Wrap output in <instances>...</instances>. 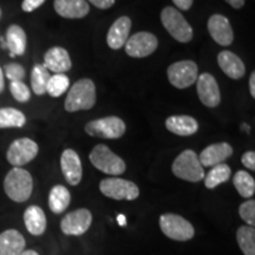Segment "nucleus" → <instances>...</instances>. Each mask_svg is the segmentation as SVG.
Wrapping results in <instances>:
<instances>
[{
	"instance_id": "f257e3e1",
	"label": "nucleus",
	"mask_w": 255,
	"mask_h": 255,
	"mask_svg": "<svg viewBox=\"0 0 255 255\" xmlns=\"http://www.w3.org/2000/svg\"><path fill=\"white\" fill-rule=\"evenodd\" d=\"M4 190L14 202H25L30 199L33 190V180L31 174L23 168L14 167L8 171L4 180Z\"/></svg>"
},
{
	"instance_id": "f03ea898",
	"label": "nucleus",
	"mask_w": 255,
	"mask_h": 255,
	"mask_svg": "<svg viewBox=\"0 0 255 255\" xmlns=\"http://www.w3.org/2000/svg\"><path fill=\"white\" fill-rule=\"evenodd\" d=\"M96 104V87L89 78L79 79L72 85L65 100V110L76 113L89 110Z\"/></svg>"
},
{
	"instance_id": "7ed1b4c3",
	"label": "nucleus",
	"mask_w": 255,
	"mask_h": 255,
	"mask_svg": "<svg viewBox=\"0 0 255 255\" xmlns=\"http://www.w3.org/2000/svg\"><path fill=\"white\" fill-rule=\"evenodd\" d=\"M171 170L175 176L188 182H200L205 178V169L200 163L199 156L190 149L182 151L175 158Z\"/></svg>"
},
{
	"instance_id": "20e7f679",
	"label": "nucleus",
	"mask_w": 255,
	"mask_h": 255,
	"mask_svg": "<svg viewBox=\"0 0 255 255\" xmlns=\"http://www.w3.org/2000/svg\"><path fill=\"white\" fill-rule=\"evenodd\" d=\"M89 158H90L94 167L108 175L117 176V175H122L126 171V162L120 156L111 151L109 146L104 144L96 145L90 152Z\"/></svg>"
},
{
	"instance_id": "39448f33",
	"label": "nucleus",
	"mask_w": 255,
	"mask_h": 255,
	"mask_svg": "<svg viewBox=\"0 0 255 255\" xmlns=\"http://www.w3.org/2000/svg\"><path fill=\"white\" fill-rule=\"evenodd\" d=\"M161 21L170 36L180 43H188L193 39V28L182 13L175 7L168 6L162 9Z\"/></svg>"
},
{
	"instance_id": "423d86ee",
	"label": "nucleus",
	"mask_w": 255,
	"mask_h": 255,
	"mask_svg": "<svg viewBox=\"0 0 255 255\" xmlns=\"http://www.w3.org/2000/svg\"><path fill=\"white\" fill-rule=\"evenodd\" d=\"M159 227L165 237L176 241H188L195 235L194 226L188 220L171 213L161 215Z\"/></svg>"
},
{
	"instance_id": "0eeeda50",
	"label": "nucleus",
	"mask_w": 255,
	"mask_h": 255,
	"mask_svg": "<svg viewBox=\"0 0 255 255\" xmlns=\"http://www.w3.org/2000/svg\"><path fill=\"white\" fill-rule=\"evenodd\" d=\"M126 129L127 127L123 120L116 116H109L104 117V119L91 121L85 126V131H87L88 135L107 139L120 138L124 135Z\"/></svg>"
},
{
	"instance_id": "6e6552de",
	"label": "nucleus",
	"mask_w": 255,
	"mask_h": 255,
	"mask_svg": "<svg viewBox=\"0 0 255 255\" xmlns=\"http://www.w3.org/2000/svg\"><path fill=\"white\" fill-rule=\"evenodd\" d=\"M100 189L103 195L119 201H132L139 196V189L135 183L119 177L104 178L100 183Z\"/></svg>"
},
{
	"instance_id": "1a4fd4ad",
	"label": "nucleus",
	"mask_w": 255,
	"mask_h": 255,
	"mask_svg": "<svg viewBox=\"0 0 255 255\" xmlns=\"http://www.w3.org/2000/svg\"><path fill=\"white\" fill-rule=\"evenodd\" d=\"M38 151H39V148L36 142L27 137H23L11 143L6 157L9 164L20 168L34 159L38 155Z\"/></svg>"
},
{
	"instance_id": "9d476101",
	"label": "nucleus",
	"mask_w": 255,
	"mask_h": 255,
	"mask_svg": "<svg viewBox=\"0 0 255 255\" xmlns=\"http://www.w3.org/2000/svg\"><path fill=\"white\" fill-rule=\"evenodd\" d=\"M197 65L193 60H181L168 68V78L177 89H186L197 81Z\"/></svg>"
},
{
	"instance_id": "9b49d317",
	"label": "nucleus",
	"mask_w": 255,
	"mask_h": 255,
	"mask_svg": "<svg viewBox=\"0 0 255 255\" xmlns=\"http://www.w3.org/2000/svg\"><path fill=\"white\" fill-rule=\"evenodd\" d=\"M158 46L157 38L150 32H138L128 38L126 52L133 58H144L154 53Z\"/></svg>"
},
{
	"instance_id": "f8f14e48",
	"label": "nucleus",
	"mask_w": 255,
	"mask_h": 255,
	"mask_svg": "<svg viewBox=\"0 0 255 255\" xmlns=\"http://www.w3.org/2000/svg\"><path fill=\"white\" fill-rule=\"evenodd\" d=\"M92 223V214L90 210L81 208L76 209L64 216L60 221V229L65 235L79 237L90 228Z\"/></svg>"
},
{
	"instance_id": "ddd939ff",
	"label": "nucleus",
	"mask_w": 255,
	"mask_h": 255,
	"mask_svg": "<svg viewBox=\"0 0 255 255\" xmlns=\"http://www.w3.org/2000/svg\"><path fill=\"white\" fill-rule=\"evenodd\" d=\"M200 101L208 108H215L221 103V94L216 79L210 73H202L196 81Z\"/></svg>"
},
{
	"instance_id": "4468645a",
	"label": "nucleus",
	"mask_w": 255,
	"mask_h": 255,
	"mask_svg": "<svg viewBox=\"0 0 255 255\" xmlns=\"http://www.w3.org/2000/svg\"><path fill=\"white\" fill-rule=\"evenodd\" d=\"M60 168L66 182L71 186H77L82 181V162L77 152L72 149H66L60 156Z\"/></svg>"
},
{
	"instance_id": "2eb2a0df",
	"label": "nucleus",
	"mask_w": 255,
	"mask_h": 255,
	"mask_svg": "<svg viewBox=\"0 0 255 255\" xmlns=\"http://www.w3.org/2000/svg\"><path fill=\"white\" fill-rule=\"evenodd\" d=\"M208 31L210 37L214 39L219 45L228 46L234 40L232 25L228 18L222 14H213L208 20Z\"/></svg>"
},
{
	"instance_id": "dca6fc26",
	"label": "nucleus",
	"mask_w": 255,
	"mask_h": 255,
	"mask_svg": "<svg viewBox=\"0 0 255 255\" xmlns=\"http://www.w3.org/2000/svg\"><path fill=\"white\" fill-rule=\"evenodd\" d=\"M233 154V148L231 144L226 142L215 143V144L208 145L206 149L201 151L199 161L203 168L205 167H215L221 164Z\"/></svg>"
},
{
	"instance_id": "f3484780",
	"label": "nucleus",
	"mask_w": 255,
	"mask_h": 255,
	"mask_svg": "<svg viewBox=\"0 0 255 255\" xmlns=\"http://www.w3.org/2000/svg\"><path fill=\"white\" fill-rule=\"evenodd\" d=\"M45 68L49 71L56 73H64L68 72L71 69L72 63L70 59V56L64 47L55 46L51 47L44 56V64Z\"/></svg>"
},
{
	"instance_id": "a211bd4d",
	"label": "nucleus",
	"mask_w": 255,
	"mask_h": 255,
	"mask_svg": "<svg viewBox=\"0 0 255 255\" xmlns=\"http://www.w3.org/2000/svg\"><path fill=\"white\" fill-rule=\"evenodd\" d=\"M130 28H131V20L129 17L123 15L117 19L108 32V45L113 50H120L121 47H123L129 38Z\"/></svg>"
},
{
	"instance_id": "6ab92c4d",
	"label": "nucleus",
	"mask_w": 255,
	"mask_h": 255,
	"mask_svg": "<svg viewBox=\"0 0 255 255\" xmlns=\"http://www.w3.org/2000/svg\"><path fill=\"white\" fill-rule=\"evenodd\" d=\"M55 9L60 17L68 19H81L90 11L85 0H55Z\"/></svg>"
},
{
	"instance_id": "aec40b11",
	"label": "nucleus",
	"mask_w": 255,
	"mask_h": 255,
	"mask_svg": "<svg viewBox=\"0 0 255 255\" xmlns=\"http://www.w3.org/2000/svg\"><path fill=\"white\" fill-rule=\"evenodd\" d=\"M218 63L220 69L222 70L229 78L240 79L245 76L246 68L240 57H238L232 51H222L218 56Z\"/></svg>"
},
{
	"instance_id": "412c9836",
	"label": "nucleus",
	"mask_w": 255,
	"mask_h": 255,
	"mask_svg": "<svg viewBox=\"0 0 255 255\" xmlns=\"http://www.w3.org/2000/svg\"><path fill=\"white\" fill-rule=\"evenodd\" d=\"M165 128L170 132L178 136H190L197 132L199 123L194 117L178 115V116H170L165 120Z\"/></svg>"
},
{
	"instance_id": "4be33fe9",
	"label": "nucleus",
	"mask_w": 255,
	"mask_h": 255,
	"mask_svg": "<svg viewBox=\"0 0 255 255\" xmlns=\"http://www.w3.org/2000/svg\"><path fill=\"white\" fill-rule=\"evenodd\" d=\"M24 248L25 239L15 229H7L0 234V255H19Z\"/></svg>"
},
{
	"instance_id": "5701e85b",
	"label": "nucleus",
	"mask_w": 255,
	"mask_h": 255,
	"mask_svg": "<svg viewBox=\"0 0 255 255\" xmlns=\"http://www.w3.org/2000/svg\"><path fill=\"white\" fill-rule=\"evenodd\" d=\"M24 222L28 233L32 235H41L46 229V216L44 210L38 206H30L24 213Z\"/></svg>"
},
{
	"instance_id": "b1692460",
	"label": "nucleus",
	"mask_w": 255,
	"mask_h": 255,
	"mask_svg": "<svg viewBox=\"0 0 255 255\" xmlns=\"http://www.w3.org/2000/svg\"><path fill=\"white\" fill-rule=\"evenodd\" d=\"M26 33L19 25H11L6 32V46L11 57L21 56L26 50Z\"/></svg>"
},
{
	"instance_id": "393cba45",
	"label": "nucleus",
	"mask_w": 255,
	"mask_h": 255,
	"mask_svg": "<svg viewBox=\"0 0 255 255\" xmlns=\"http://www.w3.org/2000/svg\"><path fill=\"white\" fill-rule=\"evenodd\" d=\"M71 202V194L68 188L64 186H55L50 190L49 194V207L51 212L55 214H60L68 208Z\"/></svg>"
},
{
	"instance_id": "a878e982",
	"label": "nucleus",
	"mask_w": 255,
	"mask_h": 255,
	"mask_svg": "<svg viewBox=\"0 0 255 255\" xmlns=\"http://www.w3.org/2000/svg\"><path fill=\"white\" fill-rule=\"evenodd\" d=\"M51 77L50 71L43 64H36L31 72V87L34 94L41 96L46 94V87Z\"/></svg>"
},
{
	"instance_id": "bb28decb",
	"label": "nucleus",
	"mask_w": 255,
	"mask_h": 255,
	"mask_svg": "<svg viewBox=\"0 0 255 255\" xmlns=\"http://www.w3.org/2000/svg\"><path fill=\"white\" fill-rule=\"evenodd\" d=\"M26 123V117L20 110L14 108L0 109V129L7 128H21Z\"/></svg>"
},
{
	"instance_id": "cd10ccee",
	"label": "nucleus",
	"mask_w": 255,
	"mask_h": 255,
	"mask_svg": "<svg viewBox=\"0 0 255 255\" xmlns=\"http://www.w3.org/2000/svg\"><path fill=\"white\" fill-rule=\"evenodd\" d=\"M231 168L226 163L215 165V167H213V169H210V171L205 177V186L208 189H214L219 184L227 182L229 178H231Z\"/></svg>"
},
{
	"instance_id": "c85d7f7f",
	"label": "nucleus",
	"mask_w": 255,
	"mask_h": 255,
	"mask_svg": "<svg viewBox=\"0 0 255 255\" xmlns=\"http://www.w3.org/2000/svg\"><path fill=\"white\" fill-rule=\"evenodd\" d=\"M237 240L245 255H255V229L253 226H242L239 228Z\"/></svg>"
},
{
	"instance_id": "c756f323",
	"label": "nucleus",
	"mask_w": 255,
	"mask_h": 255,
	"mask_svg": "<svg viewBox=\"0 0 255 255\" xmlns=\"http://www.w3.org/2000/svg\"><path fill=\"white\" fill-rule=\"evenodd\" d=\"M233 183L242 197H252L255 193V181L250 173L245 170L238 171L233 177Z\"/></svg>"
},
{
	"instance_id": "7c9ffc66",
	"label": "nucleus",
	"mask_w": 255,
	"mask_h": 255,
	"mask_svg": "<svg viewBox=\"0 0 255 255\" xmlns=\"http://www.w3.org/2000/svg\"><path fill=\"white\" fill-rule=\"evenodd\" d=\"M70 87V79L64 73H55L53 76H51L47 83L46 92L51 97H59L64 92L68 91Z\"/></svg>"
},
{
	"instance_id": "2f4dec72",
	"label": "nucleus",
	"mask_w": 255,
	"mask_h": 255,
	"mask_svg": "<svg viewBox=\"0 0 255 255\" xmlns=\"http://www.w3.org/2000/svg\"><path fill=\"white\" fill-rule=\"evenodd\" d=\"M9 91H11L14 100L20 102V103H26L31 98L30 89L24 82H11Z\"/></svg>"
},
{
	"instance_id": "473e14b6",
	"label": "nucleus",
	"mask_w": 255,
	"mask_h": 255,
	"mask_svg": "<svg viewBox=\"0 0 255 255\" xmlns=\"http://www.w3.org/2000/svg\"><path fill=\"white\" fill-rule=\"evenodd\" d=\"M239 214L245 222L248 223L250 226L255 225V201L248 200L244 202L239 208Z\"/></svg>"
},
{
	"instance_id": "72a5a7b5",
	"label": "nucleus",
	"mask_w": 255,
	"mask_h": 255,
	"mask_svg": "<svg viewBox=\"0 0 255 255\" xmlns=\"http://www.w3.org/2000/svg\"><path fill=\"white\" fill-rule=\"evenodd\" d=\"M5 75L11 82H23L25 78V69L17 63L7 64L5 66Z\"/></svg>"
},
{
	"instance_id": "f704fd0d",
	"label": "nucleus",
	"mask_w": 255,
	"mask_h": 255,
	"mask_svg": "<svg viewBox=\"0 0 255 255\" xmlns=\"http://www.w3.org/2000/svg\"><path fill=\"white\" fill-rule=\"evenodd\" d=\"M45 2V0H24L21 4V8L25 12H33L34 9L40 7Z\"/></svg>"
},
{
	"instance_id": "c9c22d12",
	"label": "nucleus",
	"mask_w": 255,
	"mask_h": 255,
	"mask_svg": "<svg viewBox=\"0 0 255 255\" xmlns=\"http://www.w3.org/2000/svg\"><path fill=\"white\" fill-rule=\"evenodd\" d=\"M242 164L245 167L251 169V170H255V152L254 151H246L242 155Z\"/></svg>"
},
{
	"instance_id": "e433bc0d",
	"label": "nucleus",
	"mask_w": 255,
	"mask_h": 255,
	"mask_svg": "<svg viewBox=\"0 0 255 255\" xmlns=\"http://www.w3.org/2000/svg\"><path fill=\"white\" fill-rule=\"evenodd\" d=\"M89 1L94 6H96V7L101 9H108L115 4V0H89Z\"/></svg>"
},
{
	"instance_id": "4c0bfd02",
	"label": "nucleus",
	"mask_w": 255,
	"mask_h": 255,
	"mask_svg": "<svg viewBox=\"0 0 255 255\" xmlns=\"http://www.w3.org/2000/svg\"><path fill=\"white\" fill-rule=\"evenodd\" d=\"M173 2L177 8L183 9V11L189 9L193 5V0H173Z\"/></svg>"
},
{
	"instance_id": "58836bf2",
	"label": "nucleus",
	"mask_w": 255,
	"mask_h": 255,
	"mask_svg": "<svg viewBox=\"0 0 255 255\" xmlns=\"http://www.w3.org/2000/svg\"><path fill=\"white\" fill-rule=\"evenodd\" d=\"M225 1H227L228 4L232 6V7H234L237 9L241 8L242 6L245 5V0H225Z\"/></svg>"
},
{
	"instance_id": "ea45409f",
	"label": "nucleus",
	"mask_w": 255,
	"mask_h": 255,
	"mask_svg": "<svg viewBox=\"0 0 255 255\" xmlns=\"http://www.w3.org/2000/svg\"><path fill=\"white\" fill-rule=\"evenodd\" d=\"M250 91H251V95L252 97H255V72H253L251 75V78H250Z\"/></svg>"
},
{
	"instance_id": "a19ab883",
	"label": "nucleus",
	"mask_w": 255,
	"mask_h": 255,
	"mask_svg": "<svg viewBox=\"0 0 255 255\" xmlns=\"http://www.w3.org/2000/svg\"><path fill=\"white\" fill-rule=\"evenodd\" d=\"M5 88V82H4V72H2L1 68H0V94L4 91Z\"/></svg>"
},
{
	"instance_id": "79ce46f5",
	"label": "nucleus",
	"mask_w": 255,
	"mask_h": 255,
	"mask_svg": "<svg viewBox=\"0 0 255 255\" xmlns=\"http://www.w3.org/2000/svg\"><path fill=\"white\" fill-rule=\"evenodd\" d=\"M117 221H119V223H120V226H126V223H127V221H126V216L124 215H119L117 216Z\"/></svg>"
},
{
	"instance_id": "37998d69",
	"label": "nucleus",
	"mask_w": 255,
	"mask_h": 255,
	"mask_svg": "<svg viewBox=\"0 0 255 255\" xmlns=\"http://www.w3.org/2000/svg\"><path fill=\"white\" fill-rule=\"evenodd\" d=\"M19 255H39V254H38L36 251H31V250H30V251H24V252H21V253L19 254Z\"/></svg>"
},
{
	"instance_id": "c03bdc74",
	"label": "nucleus",
	"mask_w": 255,
	"mask_h": 255,
	"mask_svg": "<svg viewBox=\"0 0 255 255\" xmlns=\"http://www.w3.org/2000/svg\"><path fill=\"white\" fill-rule=\"evenodd\" d=\"M0 13H1V11H0Z\"/></svg>"
}]
</instances>
